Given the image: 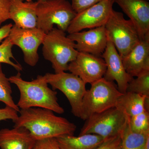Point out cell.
<instances>
[{"instance_id":"6da1fadb","label":"cell","mask_w":149,"mask_h":149,"mask_svg":"<svg viewBox=\"0 0 149 149\" xmlns=\"http://www.w3.org/2000/svg\"><path fill=\"white\" fill-rule=\"evenodd\" d=\"M19 115L13 121V127H22L36 140L74 135L76 125L65 118L57 116L54 112L38 107L20 109Z\"/></svg>"},{"instance_id":"7a4b0ae2","label":"cell","mask_w":149,"mask_h":149,"mask_svg":"<svg viewBox=\"0 0 149 149\" xmlns=\"http://www.w3.org/2000/svg\"><path fill=\"white\" fill-rule=\"evenodd\" d=\"M9 80L15 84L20 93L17 106L19 109L41 108L63 114L64 109L58 102L57 92L49 88L44 75H39L31 81H25L20 72L10 76Z\"/></svg>"},{"instance_id":"3957f363","label":"cell","mask_w":149,"mask_h":149,"mask_svg":"<svg viewBox=\"0 0 149 149\" xmlns=\"http://www.w3.org/2000/svg\"><path fill=\"white\" fill-rule=\"evenodd\" d=\"M42 45L44 58L52 63L56 73L67 71L68 65L78 54L74 42L58 28L46 34Z\"/></svg>"},{"instance_id":"277c9868","label":"cell","mask_w":149,"mask_h":149,"mask_svg":"<svg viewBox=\"0 0 149 149\" xmlns=\"http://www.w3.org/2000/svg\"><path fill=\"white\" fill-rule=\"evenodd\" d=\"M122 94L114 82L104 77L92 83L83 97L80 118L85 120L92 115L115 107Z\"/></svg>"},{"instance_id":"5b68a950","label":"cell","mask_w":149,"mask_h":149,"mask_svg":"<svg viewBox=\"0 0 149 149\" xmlns=\"http://www.w3.org/2000/svg\"><path fill=\"white\" fill-rule=\"evenodd\" d=\"M76 14L68 0H45L37 6L36 27L47 34L55 24L65 32Z\"/></svg>"},{"instance_id":"8992f818","label":"cell","mask_w":149,"mask_h":149,"mask_svg":"<svg viewBox=\"0 0 149 149\" xmlns=\"http://www.w3.org/2000/svg\"><path fill=\"white\" fill-rule=\"evenodd\" d=\"M126 120V113L114 107L88 117L85 120L79 135L95 134L106 141L120 136Z\"/></svg>"},{"instance_id":"52a82bcc","label":"cell","mask_w":149,"mask_h":149,"mask_svg":"<svg viewBox=\"0 0 149 149\" xmlns=\"http://www.w3.org/2000/svg\"><path fill=\"white\" fill-rule=\"evenodd\" d=\"M108 40L113 43L123 58L140 42L136 27L123 14L113 9L104 25Z\"/></svg>"},{"instance_id":"ba28073f","label":"cell","mask_w":149,"mask_h":149,"mask_svg":"<svg viewBox=\"0 0 149 149\" xmlns=\"http://www.w3.org/2000/svg\"><path fill=\"white\" fill-rule=\"evenodd\" d=\"M44 76L53 90L62 92L69 102L72 114L80 118L83 99L87 91L86 84L80 77L71 72H48Z\"/></svg>"},{"instance_id":"9c48e42d","label":"cell","mask_w":149,"mask_h":149,"mask_svg":"<svg viewBox=\"0 0 149 149\" xmlns=\"http://www.w3.org/2000/svg\"><path fill=\"white\" fill-rule=\"evenodd\" d=\"M45 35L37 27L22 28L14 24L8 37L13 45L18 46L21 49L25 63L34 67L39 61L38 49L42 45Z\"/></svg>"},{"instance_id":"30bf717a","label":"cell","mask_w":149,"mask_h":149,"mask_svg":"<svg viewBox=\"0 0 149 149\" xmlns=\"http://www.w3.org/2000/svg\"><path fill=\"white\" fill-rule=\"evenodd\" d=\"M114 3V0H102L76 13L66 32L70 34L104 26L113 9Z\"/></svg>"},{"instance_id":"8fae6325","label":"cell","mask_w":149,"mask_h":149,"mask_svg":"<svg viewBox=\"0 0 149 149\" xmlns=\"http://www.w3.org/2000/svg\"><path fill=\"white\" fill-rule=\"evenodd\" d=\"M106 69L102 58L78 52L75 59L68 65V70L80 77L85 84H91L103 77Z\"/></svg>"},{"instance_id":"7c38bea8","label":"cell","mask_w":149,"mask_h":149,"mask_svg":"<svg viewBox=\"0 0 149 149\" xmlns=\"http://www.w3.org/2000/svg\"><path fill=\"white\" fill-rule=\"evenodd\" d=\"M78 52L100 56L106 48L108 38L104 26L69 34Z\"/></svg>"},{"instance_id":"4fadbf2b","label":"cell","mask_w":149,"mask_h":149,"mask_svg":"<svg viewBox=\"0 0 149 149\" xmlns=\"http://www.w3.org/2000/svg\"><path fill=\"white\" fill-rule=\"evenodd\" d=\"M107 69L104 78L108 81L116 82L120 93L126 92L128 83L133 78L127 73L123 66L122 58L114 45L108 40L104 52L102 55Z\"/></svg>"},{"instance_id":"5bb4252c","label":"cell","mask_w":149,"mask_h":149,"mask_svg":"<svg viewBox=\"0 0 149 149\" xmlns=\"http://www.w3.org/2000/svg\"><path fill=\"white\" fill-rule=\"evenodd\" d=\"M136 27L140 40L149 36V3L143 0H114Z\"/></svg>"},{"instance_id":"9a60e30c","label":"cell","mask_w":149,"mask_h":149,"mask_svg":"<svg viewBox=\"0 0 149 149\" xmlns=\"http://www.w3.org/2000/svg\"><path fill=\"white\" fill-rule=\"evenodd\" d=\"M122 58L123 66L131 77L149 70V36L140 40Z\"/></svg>"},{"instance_id":"2e32d148","label":"cell","mask_w":149,"mask_h":149,"mask_svg":"<svg viewBox=\"0 0 149 149\" xmlns=\"http://www.w3.org/2000/svg\"><path fill=\"white\" fill-rule=\"evenodd\" d=\"M9 19L15 25L22 28L37 26L38 2H24V0H9Z\"/></svg>"},{"instance_id":"e0dca14e","label":"cell","mask_w":149,"mask_h":149,"mask_svg":"<svg viewBox=\"0 0 149 149\" xmlns=\"http://www.w3.org/2000/svg\"><path fill=\"white\" fill-rule=\"evenodd\" d=\"M36 141L24 127L0 130L1 149H32Z\"/></svg>"},{"instance_id":"ac0fdd59","label":"cell","mask_w":149,"mask_h":149,"mask_svg":"<svg viewBox=\"0 0 149 149\" xmlns=\"http://www.w3.org/2000/svg\"><path fill=\"white\" fill-rule=\"evenodd\" d=\"M56 139L61 149H96L104 141L101 136L93 134L64 135Z\"/></svg>"},{"instance_id":"d6986e66","label":"cell","mask_w":149,"mask_h":149,"mask_svg":"<svg viewBox=\"0 0 149 149\" xmlns=\"http://www.w3.org/2000/svg\"><path fill=\"white\" fill-rule=\"evenodd\" d=\"M131 117L144 111H149V97L140 94L125 92L118 99L116 107Z\"/></svg>"},{"instance_id":"ffe728a7","label":"cell","mask_w":149,"mask_h":149,"mask_svg":"<svg viewBox=\"0 0 149 149\" xmlns=\"http://www.w3.org/2000/svg\"><path fill=\"white\" fill-rule=\"evenodd\" d=\"M120 134L121 149H145L149 140V133H136L131 130L129 123V116Z\"/></svg>"},{"instance_id":"44dd1931","label":"cell","mask_w":149,"mask_h":149,"mask_svg":"<svg viewBox=\"0 0 149 149\" xmlns=\"http://www.w3.org/2000/svg\"><path fill=\"white\" fill-rule=\"evenodd\" d=\"M9 78L6 77L3 72L2 63H0V102L5 104L6 106L10 107L17 111L20 109L15 104L13 98L12 90Z\"/></svg>"},{"instance_id":"7402d4cb","label":"cell","mask_w":149,"mask_h":149,"mask_svg":"<svg viewBox=\"0 0 149 149\" xmlns=\"http://www.w3.org/2000/svg\"><path fill=\"white\" fill-rule=\"evenodd\" d=\"M126 92L140 94L149 97V70L132 79L127 86Z\"/></svg>"},{"instance_id":"603a6c76","label":"cell","mask_w":149,"mask_h":149,"mask_svg":"<svg viewBox=\"0 0 149 149\" xmlns=\"http://www.w3.org/2000/svg\"><path fill=\"white\" fill-rule=\"evenodd\" d=\"M129 123L131 130L136 133H149V111L145 110L141 113L130 117Z\"/></svg>"},{"instance_id":"cb8c5ba5","label":"cell","mask_w":149,"mask_h":149,"mask_svg":"<svg viewBox=\"0 0 149 149\" xmlns=\"http://www.w3.org/2000/svg\"><path fill=\"white\" fill-rule=\"evenodd\" d=\"M13 45L11 43L8 37L6 38L0 45V63H4L10 65L13 67L18 72L22 70L21 65L15 63L12 61L11 59L16 61L12 53Z\"/></svg>"},{"instance_id":"d4e9b609","label":"cell","mask_w":149,"mask_h":149,"mask_svg":"<svg viewBox=\"0 0 149 149\" xmlns=\"http://www.w3.org/2000/svg\"><path fill=\"white\" fill-rule=\"evenodd\" d=\"M32 149H61L55 138L36 140Z\"/></svg>"},{"instance_id":"484cf974","label":"cell","mask_w":149,"mask_h":149,"mask_svg":"<svg viewBox=\"0 0 149 149\" xmlns=\"http://www.w3.org/2000/svg\"><path fill=\"white\" fill-rule=\"evenodd\" d=\"M102 0H72L71 5L76 13L92 6Z\"/></svg>"},{"instance_id":"4316f807","label":"cell","mask_w":149,"mask_h":149,"mask_svg":"<svg viewBox=\"0 0 149 149\" xmlns=\"http://www.w3.org/2000/svg\"><path fill=\"white\" fill-rule=\"evenodd\" d=\"M96 149H121L120 135L104 141Z\"/></svg>"},{"instance_id":"83f0119b","label":"cell","mask_w":149,"mask_h":149,"mask_svg":"<svg viewBox=\"0 0 149 149\" xmlns=\"http://www.w3.org/2000/svg\"><path fill=\"white\" fill-rule=\"evenodd\" d=\"M18 113L15 109L6 106L3 108H0V121L12 120L13 121L18 117Z\"/></svg>"},{"instance_id":"f1b7e54d","label":"cell","mask_w":149,"mask_h":149,"mask_svg":"<svg viewBox=\"0 0 149 149\" xmlns=\"http://www.w3.org/2000/svg\"><path fill=\"white\" fill-rule=\"evenodd\" d=\"M9 0H0V26L9 19Z\"/></svg>"},{"instance_id":"f546056e","label":"cell","mask_w":149,"mask_h":149,"mask_svg":"<svg viewBox=\"0 0 149 149\" xmlns=\"http://www.w3.org/2000/svg\"><path fill=\"white\" fill-rule=\"evenodd\" d=\"M13 25L11 23H9L0 28V43L8 37Z\"/></svg>"},{"instance_id":"4dcf8cb0","label":"cell","mask_w":149,"mask_h":149,"mask_svg":"<svg viewBox=\"0 0 149 149\" xmlns=\"http://www.w3.org/2000/svg\"><path fill=\"white\" fill-rule=\"evenodd\" d=\"M45 1V0H37V1L38 2H41L44 1Z\"/></svg>"},{"instance_id":"1f68e13d","label":"cell","mask_w":149,"mask_h":149,"mask_svg":"<svg viewBox=\"0 0 149 149\" xmlns=\"http://www.w3.org/2000/svg\"><path fill=\"white\" fill-rule=\"evenodd\" d=\"M26 1L27 2H31L32 1V0H26Z\"/></svg>"},{"instance_id":"d6a6232c","label":"cell","mask_w":149,"mask_h":149,"mask_svg":"<svg viewBox=\"0 0 149 149\" xmlns=\"http://www.w3.org/2000/svg\"><path fill=\"white\" fill-rule=\"evenodd\" d=\"M143 1H148L149 0H143Z\"/></svg>"}]
</instances>
